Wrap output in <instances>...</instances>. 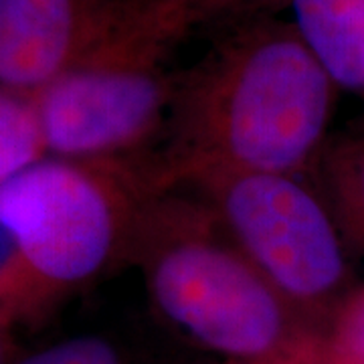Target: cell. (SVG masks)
<instances>
[{"mask_svg": "<svg viewBox=\"0 0 364 364\" xmlns=\"http://www.w3.org/2000/svg\"><path fill=\"white\" fill-rule=\"evenodd\" d=\"M336 90L291 23H239L176 73L162 178L207 168L299 176L328 142Z\"/></svg>", "mask_w": 364, "mask_h": 364, "instance_id": "obj_1", "label": "cell"}, {"mask_svg": "<svg viewBox=\"0 0 364 364\" xmlns=\"http://www.w3.org/2000/svg\"><path fill=\"white\" fill-rule=\"evenodd\" d=\"M128 263L170 324L227 360L312 364L324 332L235 247L208 207L178 186L148 200Z\"/></svg>", "mask_w": 364, "mask_h": 364, "instance_id": "obj_2", "label": "cell"}, {"mask_svg": "<svg viewBox=\"0 0 364 364\" xmlns=\"http://www.w3.org/2000/svg\"><path fill=\"white\" fill-rule=\"evenodd\" d=\"M182 35L150 0H117L77 61L33 100L49 156L85 162L140 158L166 130Z\"/></svg>", "mask_w": 364, "mask_h": 364, "instance_id": "obj_3", "label": "cell"}, {"mask_svg": "<svg viewBox=\"0 0 364 364\" xmlns=\"http://www.w3.org/2000/svg\"><path fill=\"white\" fill-rule=\"evenodd\" d=\"M164 186L158 160L47 156L0 186V221L63 296L128 261L144 207Z\"/></svg>", "mask_w": 364, "mask_h": 364, "instance_id": "obj_4", "label": "cell"}, {"mask_svg": "<svg viewBox=\"0 0 364 364\" xmlns=\"http://www.w3.org/2000/svg\"><path fill=\"white\" fill-rule=\"evenodd\" d=\"M200 198L253 267L324 332L352 287L346 241L298 174L207 168L168 182Z\"/></svg>", "mask_w": 364, "mask_h": 364, "instance_id": "obj_5", "label": "cell"}, {"mask_svg": "<svg viewBox=\"0 0 364 364\" xmlns=\"http://www.w3.org/2000/svg\"><path fill=\"white\" fill-rule=\"evenodd\" d=\"M117 0H0V87L35 97L100 35Z\"/></svg>", "mask_w": 364, "mask_h": 364, "instance_id": "obj_6", "label": "cell"}, {"mask_svg": "<svg viewBox=\"0 0 364 364\" xmlns=\"http://www.w3.org/2000/svg\"><path fill=\"white\" fill-rule=\"evenodd\" d=\"M299 39L338 90L364 95V0H291Z\"/></svg>", "mask_w": 364, "mask_h": 364, "instance_id": "obj_7", "label": "cell"}, {"mask_svg": "<svg viewBox=\"0 0 364 364\" xmlns=\"http://www.w3.org/2000/svg\"><path fill=\"white\" fill-rule=\"evenodd\" d=\"M314 168L346 245L364 255V128L328 140Z\"/></svg>", "mask_w": 364, "mask_h": 364, "instance_id": "obj_8", "label": "cell"}, {"mask_svg": "<svg viewBox=\"0 0 364 364\" xmlns=\"http://www.w3.org/2000/svg\"><path fill=\"white\" fill-rule=\"evenodd\" d=\"M61 298L26 259L16 237L0 221V324L35 320Z\"/></svg>", "mask_w": 364, "mask_h": 364, "instance_id": "obj_9", "label": "cell"}, {"mask_svg": "<svg viewBox=\"0 0 364 364\" xmlns=\"http://www.w3.org/2000/svg\"><path fill=\"white\" fill-rule=\"evenodd\" d=\"M47 156L35 100L0 87V186Z\"/></svg>", "mask_w": 364, "mask_h": 364, "instance_id": "obj_10", "label": "cell"}, {"mask_svg": "<svg viewBox=\"0 0 364 364\" xmlns=\"http://www.w3.org/2000/svg\"><path fill=\"white\" fill-rule=\"evenodd\" d=\"M273 0H150L156 13L182 37L195 26L219 23L235 16H251Z\"/></svg>", "mask_w": 364, "mask_h": 364, "instance_id": "obj_11", "label": "cell"}, {"mask_svg": "<svg viewBox=\"0 0 364 364\" xmlns=\"http://www.w3.org/2000/svg\"><path fill=\"white\" fill-rule=\"evenodd\" d=\"M324 342L340 360L364 364V286H354L340 299L326 322Z\"/></svg>", "mask_w": 364, "mask_h": 364, "instance_id": "obj_12", "label": "cell"}, {"mask_svg": "<svg viewBox=\"0 0 364 364\" xmlns=\"http://www.w3.org/2000/svg\"><path fill=\"white\" fill-rule=\"evenodd\" d=\"M14 364H130L126 356L102 336H75L33 352Z\"/></svg>", "mask_w": 364, "mask_h": 364, "instance_id": "obj_13", "label": "cell"}, {"mask_svg": "<svg viewBox=\"0 0 364 364\" xmlns=\"http://www.w3.org/2000/svg\"><path fill=\"white\" fill-rule=\"evenodd\" d=\"M312 364H350V363H344V360H340V358H336L334 354H330V350L324 346V352L314 360Z\"/></svg>", "mask_w": 364, "mask_h": 364, "instance_id": "obj_14", "label": "cell"}, {"mask_svg": "<svg viewBox=\"0 0 364 364\" xmlns=\"http://www.w3.org/2000/svg\"><path fill=\"white\" fill-rule=\"evenodd\" d=\"M4 328L6 326L0 324V364H4V336H2L4 334Z\"/></svg>", "mask_w": 364, "mask_h": 364, "instance_id": "obj_15", "label": "cell"}, {"mask_svg": "<svg viewBox=\"0 0 364 364\" xmlns=\"http://www.w3.org/2000/svg\"><path fill=\"white\" fill-rule=\"evenodd\" d=\"M225 364H257V363H239V360H227Z\"/></svg>", "mask_w": 364, "mask_h": 364, "instance_id": "obj_16", "label": "cell"}]
</instances>
